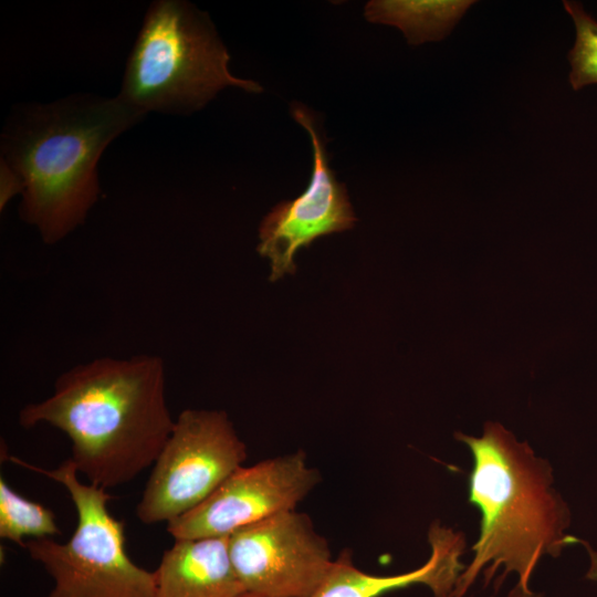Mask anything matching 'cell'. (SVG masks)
<instances>
[{
    "mask_svg": "<svg viewBox=\"0 0 597 597\" xmlns=\"http://www.w3.org/2000/svg\"><path fill=\"white\" fill-rule=\"evenodd\" d=\"M19 423L64 432L70 460L90 484L123 485L155 463L175 426L164 359L142 354L76 365L56 378L50 397L20 410Z\"/></svg>",
    "mask_w": 597,
    "mask_h": 597,
    "instance_id": "1",
    "label": "cell"
},
{
    "mask_svg": "<svg viewBox=\"0 0 597 597\" xmlns=\"http://www.w3.org/2000/svg\"><path fill=\"white\" fill-rule=\"evenodd\" d=\"M145 115L118 96L93 94L14 107L1 134V158L24 184L20 218L43 242L54 244L85 221L100 193L101 155Z\"/></svg>",
    "mask_w": 597,
    "mask_h": 597,
    "instance_id": "2",
    "label": "cell"
},
{
    "mask_svg": "<svg viewBox=\"0 0 597 597\" xmlns=\"http://www.w3.org/2000/svg\"><path fill=\"white\" fill-rule=\"evenodd\" d=\"M455 437L473 457L469 502L481 512V524L452 597H463L481 572L489 585L500 568L501 579L517 576L510 597H536L530 584L540 559L557 557L570 538L569 511L552 485L548 462L499 422H486L481 437Z\"/></svg>",
    "mask_w": 597,
    "mask_h": 597,
    "instance_id": "3",
    "label": "cell"
},
{
    "mask_svg": "<svg viewBox=\"0 0 597 597\" xmlns=\"http://www.w3.org/2000/svg\"><path fill=\"white\" fill-rule=\"evenodd\" d=\"M229 60L206 13L187 1L158 0L146 12L117 96L144 113L187 114L227 86L262 92L233 76Z\"/></svg>",
    "mask_w": 597,
    "mask_h": 597,
    "instance_id": "4",
    "label": "cell"
},
{
    "mask_svg": "<svg viewBox=\"0 0 597 597\" xmlns=\"http://www.w3.org/2000/svg\"><path fill=\"white\" fill-rule=\"evenodd\" d=\"M18 465L54 480L69 492L77 524L66 543L27 540L24 547L54 580L46 597H156L155 573L135 564L125 549L124 523L107 509L105 489L83 483L66 459L46 470L6 455Z\"/></svg>",
    "mask_w": 597,
    "mask_h": 597,
    "instance_id": "5",
    "label": "cell"
},
{
    "mask_svg": "<svg viewBox=\"0 0 597 597\" xmlns=\"http://www.w3.org/2000/svg\"><path fill=\"white\" fill-rule=\"evenodd\" d=\"M247 455L224 411L184 410L153 464L136 516L147 525L179 519L205 502Z\"/></svg>",
    "mask_w": 597,
    "mask_h": 597,
    "instance_id": "6",
    "label": "cell"
},
{
    "mask_svg": "<svg viewBox=\"0 0 597 597\" xmlns=\"http://www.w3.org/2000/svg\"><path fill=\"white\" fill-rule=\"evenodd\" d=\"M233 568L249 594L311 597L333 559L307 514L285 511L229 535Z\"/></svg>",
    "mask_w": 597,
    "mask_h": 597,
    "instance_id": "7",
    "label": "cell"
},
{
    "mask_svg": "<svg viewBox=\"0 0 597 597\" xmlns=\"http://www.w3.org/2000/svg\"><path fill=\"white\" fill-rule=\"evenodd\" d=\"M321 475L303 451L263 460L234 471L199 506L167 524L176 538L229 536L295 506Z\"/></svg>",
    "mask_w": 597,
    "mask_h": 597,
    "instance_id": "8",
    "label": "cell"
},
{
    "mask_svg": "<svg viewBox=\"0 0 597 597\" xmlns=\"http://www.w3.org/2000/svg\"><path fill=\"white\" fill-rule=\"evenodd\" d=\"M291 112L311 137L313 170L308 188L297 198L277 203L260 224L258 252L270 260L272 282L295 272L294 255L301 248L352 229L356 221L346 187L329 167L315 115L300 103L292 104Z\"/></svg>",
    "mask_w": 597,
    "mask_h": 597,
    "instance_id": "9",
    "label": "cell"
},
{
    "mask_svg": "<svg viewBox=\"0 0 597 597\" xmlns=\"http://www.w3.org/2000/svg\"><path fill=\"white\" fill-rule=\"evenodd\" d=\"M431 555L419 568L395 576H376L356 568L348 551L333 561L326 576L311 597H379L413 584L428 586L434 597H452L465 566L462 533L433 523L429 530Z\"/></svg>",
    "mask_w": 597,
    "mask_h": 597,
    "instance_id": "10",
    "label": "cell"
},
{
    "mask_svg": "<svg viewBox=\"0 0 597 597\" xmlns=\"http://www.w3.org/2000/svg\"><path fill=\"white\" fill-rule=\"evenodd\" d=\"M154 573L156 597H240L247 593L230 558L229 536L176 538Z\"/></svg>",
    "mask_w": 597,
    "mask_h": 597,
    "instance_id": "11",
    "label": "cell"
},
{
    "mask_svg": "<svg viewBox=\"0 0 597 597\" xmlns=\"http://www.w3.org/2000/svg\"><path fill=\"white\" fill-rule=\"evenodd\" d=\"M474 1H370L365 17L398 27L409 43L442 39Z\"/></svg>",
    "mask_w": 597,
    "mask_h": 597,
    "instance_id": "12",
    "label": "cell"
},
{
    "mask_svg": "<svg viewBox=\"0 0 597 597\" xmlns=\"http://www.w3.org/2000/svg\"><path fill=\"white\" fill-rule=\"evenodd\" d=\"M61 534L54 513L20 495L0 478V537L24 547L25 540Z\"/></svg>",
    "mask_w": 597,
    "mask_h": 597,
    "instance_id": "13",
    "label": "cell"
},
{
    "mask_svg": "<svg viewBox=\"0 0 597 597\" xmlns=\"http://www.w3.org/2000/svg\"><path fill=\"white\" fill-rule=\"evenodd\" d=\"M575 25V43L568 53L569 82L575 91L597 84V20L576 1H564Z\"/></svg>",
    "mask_w": 597,
    "mask_h": 597,
    "instance_id": "14",
    "label": "cell"
},
{
    "mask_svg": "<svg viewBox=\"0 0 597 597\" xmlns=\"http://www.w3.org/2000/svg\"><path fill=\"white\" fill-rule=\"evenodd\" d=\"M24 184L21 177L1 158L0 160V210L18 193H23Z\"/></svg>",
    "mask_w": 597,
    "mask_h": 597,
    "instance_id": "15",
    "label": "cell"
},
{
    "mask_svg": "<svg viewBox=\"0 0 597 597\" xmlns=\"http://www.w3.org/2000/svg\"><path fill=\"white\" fill-rule=\"evenodd\" d=\"M579 543L582 545H585L590 558V565L586 577L593 580H597V552L594 551L587 542L579 541Z\"/></svg>",
    "mask_w": 597,
    "mask_h": 597,
    "instance_id": "16",
    "label": "cell"
},
{
    "mask_svg": "<svg viewBox=\"0 0 597 597\" xmlns=\"http://www.w3.org/2000/svg\"><path fill=\"white\" fill-rule=\"evenodd\" d=\"M240 597H261V596H256V595H253V594L245 593Z\"/></svg>",
    "mask_w": 597,
    "mask_h": 597,
    "instance_id": "17",
    "label": "cell"
}]
</instances>
